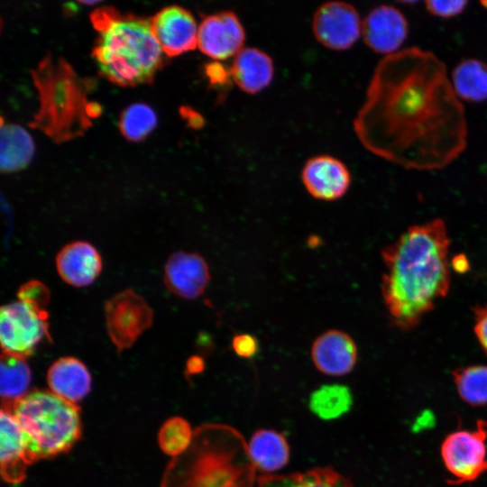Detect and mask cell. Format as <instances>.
I'll list each match as a JSON object with an SVG mask.
<instances>
[{
    "label": "cell",
    "mask_w": 487,
    "mask_h": 487,
    "mask_svg": "<svg viewBox=\"0 0 487 487\" xmlns=\"http://www.w3.org/2000/svg\"><path fill=\"white\" fill-rule=\"evenodd\" d=\"M354 129L367 151L407 170H442L467 146L465 110L446 64L417 46L377 63Z\"/></svg>",
    "instance_id": "cell-1"
},
{
    "label": "cell",
    "mask_w": 487,
    "mask_h": 487,
    "mask_svg": "<svg viewBox=\"0 0 487 487\" xmlns=\"http://www.w3.org/2000/svg\"><path fill=\"white\" fill-rule=\"evenodd\" d=\"M451 241L445 221L409 226L381 251V295L391 324L415 328L446 297L451 285Z\"/></svg>",
    "instance_id": "cell-2"
},
{
    "label": "cell",
    "mask_w": 487,
    "mask_h": 487,
    "mask_svg": "<svg viewBox=\"0 0 487 487\" xmlns=\"http://www.w3.org/2000/svg\"><path fill=\"white\" fill-rule=\"evenodd\" d=\"M255 471L235 429L207 424L194 431L189 447L167 465L161 487H254Z\"/></svg>",
    "instance_id": "cell-3"
},
{
    "label": "cell",
    "mask_w": 487,
    "mask_h": 487,
    "mask_svg": "<svg viewBox=\"0 0 487 487\" xmlns=\"http://www.w3.org/2000/svg\"><path fill=\"white\" fill-rule=\"evenodd\" d=\"M98 32L93 58L100 73L120 86L150 82L162 65V49L151 20L122 15L111 7L98 8L91 14Z\"/></svg>",
    "instance_id": "cell-4"
},
{
    "label": "cell",
    "mask_w": 487,
    "mask_h": 487,
    "mask_svg": "<svg viewBox=\"0 0 487 487\" xmlns=\"http://www.w3.org/2000/svg\"><path fill=\"white\" fill-rule=\"evenodd\" d=\"M40 108L31 126L57 142L81 135L91 124L87 94L91 85L81 79L63 59L49 55L32 72Z\"/></svg>",
    "instance_id": "cell-5"
},
{
    "label": "cell",
    "mask_w": 487,
    "mask_h": 487,
    "mask_svg": "<svg viewBox=\"0 0 487 487\" xmlns=\"http://www.w3.org/2000/svg\"><path fill=\"white\" fill-rule=\"evenodd\" d=\"M8 409L23 433L33 462L67 453L81 436L80 409L51 391H29Z\"/></svg>",
    "instance_id": "cell-6"
},
{
    "label": "cell",
    "mask_w": 487,
    "mask_h": 487,
    "mask_svg": "<svg viewBox=\"0 0 487 487\" xmlns=\"http://www.w3.org/2000/svg\"><path fill=\"white\" fill-rule=\"evenodd\" d=\"M50 338L48 312L19 300L0 310V342L4 354L26 358L39 344Z\"/></svg>",
    "instance_id": "cell-7"
},
{
    "label": "cell",
    "mask_w": 487,
    "mask_h": 487,
    "mask_svg": "<svg viewBox=\"0 0 487 487\" xmlns=\"http://www.w3.org/2000/svg\"><path fill=\"white\" fill-rule=\"evenodd\" d=\"M487 421L474 429H460L446 436L441 457L455 483L472 482L487 472Z\"/></svg>",
    "instance_id": "cell-8"
},
{
    "label": "cell",
    "mask_w": 487,
    "mask_h": 487,
    "mask_svg": "<svg viewBox=\"0 0 487 487\" xmlns=\"http://www.w3.org/2000/svg\"><path fill=\"white\" fill-rule=\"evenodd\" d=\"M104 310L108 335L118 352L132 347L153 320L149 304L131 289L110 298Z\"/></svg>",
    "instance_id": "cell-9"
},
{
    "label": "cell",
    "mask_w": 487,
    "mask_h": 487,
    "mask_svg": "<svg viewBox=\"0 0 487 487\" xmlns=\"http://www.w3.org/2000/svg\"><path fill=\"white\" fill-rule=\"evenodd\" d=\"M362 23L354 6L343 1H328L316 10L312 30L317 41L325 47L345 51L359 39Z\"/></svg>",
    "instance_id": "cell-10"
},
{
    "label": "cell",
    "mask_w": 487,
    "mask_h": 487,
    "mask_svg": "<svg viewBox=\"0 0 487 487\" xmlns=\"http://www.w3.org/2000/svg\"><path fill=\"white\" fill-rule=\"evenodd\" d=\"M244 28L231 10L206 15L198 25V46L216 60L234 57L244 48Z\"/></svg>",
    "instance_id": "cell-11"
},
{
    "label": "cell",
    "mask_w": 487,
    "mask_h": 487,
    "mask_svg": "<svg viewBox=\"0 0 487 487\" xmlns=\"http://www.w3.org/2000/svg\"><path fill=\"white\" fill-rule=\"evenodd\" d=\"M362 34L372 51L388 56L399 51L406 41L409 23L397 7L381 5L372 8L363 19Z\"/></svg>",
    "instance_id": "cell-12"
},
{
    "label": "cell",
    "mask_w": 487,
    "mask_h": 487,
    "mask_svg": "<svg viewBox=\"0 0 487 487\" xmlns=\"http://www.w3.org/2000/svg\"><path fill=\"white\" fill-rule=\"evenodd\" d=\"M151 23L166 55L177 56L198 46V26L187 9L178 5L164 7L151 19Z\"/></svg>",
    "instance_id": "cell-13"
},
{
    "label": "cell",
    "mask_w": 487,
    "mask_h": 487,
    "mask_svg": "<svg viewBox=\"0 0 487 487\" xmlns=\"http://www.w3.org/2000/svg\"><path fill=\"white\" fill-rule=\"evenodd\" d=\"M303 185L315 198L333 201L342 198L351 184V174L340 160L326 154L310 158L301 172Z\"/></svg>",
    "instance_id": "cell-14"
},
{
    "label": "cell",
    "mask_w": 487,
    "mask_h": 487,
    "mask_svg": "<svg viewBox=\"0 0 487 487\" xmlns=\"http://www.w3.org/2000/svg\"><path fill=\"white\" fill-rule=\"evenodd\" d=\"M211 280L206 260L196 253L176 252L167 260L164 282L170 291L185 299H196Z\"/></svg>",
    "instance_id": "cell-15"
},
{
    "label": "cell",
    "mask_w": 487,
    "mask_h": 487,
    "mask_svg": "<svg viewBox=\"0 0 487 487\" xmlns=\"http://www.w3.org/2000/svg\"><path fill=\"white\" fill-rule=\"evenodd\" d=\"M310 355L315 367L320 372L330 376H342L354 368L358 351L349 334L339 329H329L314 340Z\"/></svg>",
    "instance_id": "cell-16"
},
{
    "label": "cell",
    "mask_w": 487,
    "mask_h": 487,
    "mask_svg": "<svg viewBox=\"0 0 487 487\" xmlns=\"http://www.w3.org/2000/svg\"><path fill=\"white\" fill-rule=\"evenodd\" d=\"M0 464L3 480L10 484L22 482L33 460L23 433L11 410L2 408L0 417Z\"/></svg>",
    "instance_id": "cell-17"
},
{
    "label": "cell",
    "mask_w": 487,
    "mask_h": 487,
    "mask_svg": "<svg viewBox=\"0 0 487 487\" xmlns=\"http://www.w3.org/2000/svg\"><path fill=\"white\" fill-rule=\"evenodd\" d=\"M55 263L62 280L77 288L93 283L102 271L98 251L85 241H74L63 246L56 256Z\"/></svg>",
    "instance_id": "cell-18"
},
{
    "label": "cell",
    "mask_w": 487,
    "mask_h": 487,
    "mask_svg": "<svg viewBox=\"0 0 487 487\" xmlns=\"http://www.w3.org/2000/svg\"><path fill=\"white\" fill-rule=\"evenodd\" d=\"M50 391L72 403L83 400L91 389V375L87 366L78 358L61 357L47 372Z\"/></svg>",
    "instance_id": "cell-19"
},
{
    "label": "cell",
    "mask_w": 487,
    "mask_h": 487,
    "mask_svg": "<svg viewBox=\"0 0 487 487\" xmlns=\"http://www.w3.org/2000/svg\"><path fill=\"white\" fill-rule=\"evenodd\" d=\"M232 79L244 91L255 94L270 85L274 74L271 57L255 48H243L230 67Z\"/></svg>",
    "instance_id": "cell-20"
},
{
    "label": "cell",
    "mask_w": 487,
    "mask_h": 487,
    "mask_svg": "<svg viewBox=\"0 0 487 487\" xmlns=\"http://www.w3.org/2000/svg\"><path fill=\"white\" fill-rule=\"evenodd\" d=\"M248 452L256 470L270 474L283 468L289 459L286 437L273 429H259L251 436Z\"/></svg>",
    "instance_id": "cell-21"
},
{
    "label": "cell",
    "mask_w": 487,
    "mask_h": 487,
    "mask_svg": "<svg viewBox=\"0 0 487 487\" xmlns=\"http://www.w3.org/2000/svg\"><path fill=\"white\" fill-rule=\"evenodd\" d=\"M453 88L460 100L481 103L487 100V63L468 58L459 61L451 73Z\"/></svg>",
    "instance_id": "cell-22"
},
{
    "label": "cell",
    "mask_w": 487,
    "mask_h": 487,
    "mask_svg": "<svg viewBox=\"0 0 487 487\" xmlns=\"http://www.w3.org/2000/svg\"><path fill=\"white\" fill-rule=\"evenodd\" d=\"M255 487H354V485L333 468L318 467L304 473L264 474L256 479Z\"/></svg>",
    "instance_id": "cell-23"
},
{
    "label": "cell",
    "mask_w": 487,
    "mask_h": 487,
    "mask_svg": "<svg viewBox=\"0 0 487 487\" xmlns=\"http://www.w3.org/2000/svg\"><path fill=\"white\" fill-rule=\"evenodd\" d=\"M33 152V142L23 127L2 123L0 168L3 172L10 173L26 167Z\"/></svg>",
    "instance_id": "cell-24"
},
{
    "label": "cell",
    "mask_w": 487,
    "mask_h": 487,
    "mask_svg": "<svg viewBox=\"0 0 487 487\" xmlns=\"http://www.w3.org/2000/svg\"><path fill=\"white\" fill-rule=\"evenodd\" d=\"M32 372L24 358L2 354L0 365V392L5 409L28 393Z\"/></svg>",
    "instance_id": "cell-25"
},
{
    "label": "cell",
    "mask_w": 487,
    "mask_h": 487,
    "mask_svg": "<svg viewBox=\"0 0 487 487\" xmlns=\"http://www.w3.org/2000/svg\"><path fill=\"white\" fill-rule=\"evenodd\" d=\"M353 405L350 389L342 384L323 385L309 397V409L324 420H332L345 414Z\"/></svg>",
    "instance_id": "cell-26"
},
{
    "label": "cell",
    "mask_w": 487,
    "mask_h": 487,
    "mask_svg": "<svg viewBox=\"0 0 487 487\" xmlns=\"http://www.w3.org/2000/svg\"><path fill=\"white\" fill-rule=\"evenodd\" d=\"M453 377L463 400L473 406L487 404V365L457 368L454 370Z\"/></svg>",
    "instance_id": "cell-27"
},
{
    "label": "cell",
    "mask_w": 487,
    "mask_h": 487,
    "mask_svg": "<svg viewBox=\"0 0 487 487\" xmlns=\"http://www.w3.org/2000/svg\"><path fill=\"white\" fill-rule=\"evenodd\" d=\"M156 124L157 117L152 107L145 104L135 103L123 111L119 128L126 139L137 142L144 139Z\"/></svg>",
    "instance_id": "cell-28"
},
{
    "label": "cell",
    "mask_w": 487,
    "mask_h": 487,
    "mask_svg": "<svg viewBox=\"0 0 487 487\" xmlns=\"http://www.w3.org/2000/svg\"><path fill=\"white\" fill-rule=\"evenodd\" d=\"M193 436L194 432L185 418L172 417L167 419L161 427L158 434V443L164 454L177 457L189 447Z\"/></svg>",
    "instance_id": "cell-29"
},
{
    "label": "cell",
    "mask_w": 487,
    "mask_h": 487,
    "mask_svg": "<svg viewBox=\"0 0 487 487\" xmlns=\"http://www.w3.org/2000/svg\"><path fill=\"white\" fill-rule=\"evenodd\" d=\"M50 291L40 280H30L23 284L17 292L19 300L46 309L50 301Z\"/></svg>",
    "instance_id": "cell-30"
},
{
    "label": "cell",
    "mask_w": 487,
    "mask_h": 487,
    "mask_svg": "<svg viewBox=\"0 0 487 487\" xmlns=\"http://www.w3.org/2000/svg\"><path fill=\"white\" fill-rule=\"evenodd\" d=\"M468 5L466 0L459 1H425L426 10L433 16L447 19L462 14Z\"/></svg>",
    "instance_id": "cell-31"
},
{
    "label": "cell",
    "mask_w": 487,
    "mask_h": 487,
    "mask_svg": "<svg viewBox=\"0 0 487 487\" xmlns=\"http://www.w3.org/2000/svg\"><path fill=\"white\" fill-rule=\"evenodd\" d=\"M231 345L234 354L242 358H253L259 352L257 338L247 333L236 334L232 339Z\"/></svg>",
    "instance_id": "cell-32"
},
{
    "label": "cell",
    "mask_w": 487,
    "mask_h": 487,
    "mask_svg": "<svg viewBox=\"0 0 487 487\" xmlns=\"http://www.w3.org/2000/svg\"><path fill=\"white\" fill-rule=\"evenodd\" d=\"M204 71L209 84L215 87H225L232 78L230 69L219 60L207 62L204 67Z\"/></svg>",
    "instance_id": "cell-33"
},
{
    "label": "cell",
    "mask_w": 487,
    "mask_h": 487,
    "mask_svg": "<svg viewBox=\"0 0 487 487\" xmlns=\"http://www.w3.org/2000/svg\"><path fill=\"white\" fill-rule=\"evenodd\" d=\"M473 332L477 341L487 355V303L473 308Z\"/></svg>",
    "instance_id": "cell-34"
},
{
    "label": "cell",
    "mask_w": 487,
    "mask_h": 487,
    "mask_svg": "<svg viewBox=\"0 0 487 487\" xmlns=\"http://www.w3.org/2000/svg\"><path fill=\"white\" fill-rule=\"evenodd\" d=\"M450 264L451 268H453L458 273H464L468 271L470 268L469 261L463 253L455 255L452 259Z\"/></svg>",
    "instance_id": "cell-35"
},
{
    "label": "cell",
    "mask_w": 487,
    "mask_h": 487,
    "mask_svg": "<svg viewBox=\"0 0 487 487\" xmlns=\"http://www.w3.org/2000/svg\"><path fill=\"white\" fill-rule=\"evenodd\" d=\"M204 369V361L199 356H192L187 362V370L188 373L195 374L201 372Z\"/></svg>",
    "instance_id": "cell-36"
},
{
    "label": "cell",
    "mask_w": 487,
    "mask_h": 487,
    "mask_svg": "<svg viewBox=\"0 0 487 487\" xmlns=\"http://www.w3.org/2000/svg\"><path fill=\"white\" fill-rule=\"evenodd\" d=\"M480 4L482 5L483 8L487 9V1H481Z\"/></svg>",
    "instance_id": "cell-37"
}]
</instances>
